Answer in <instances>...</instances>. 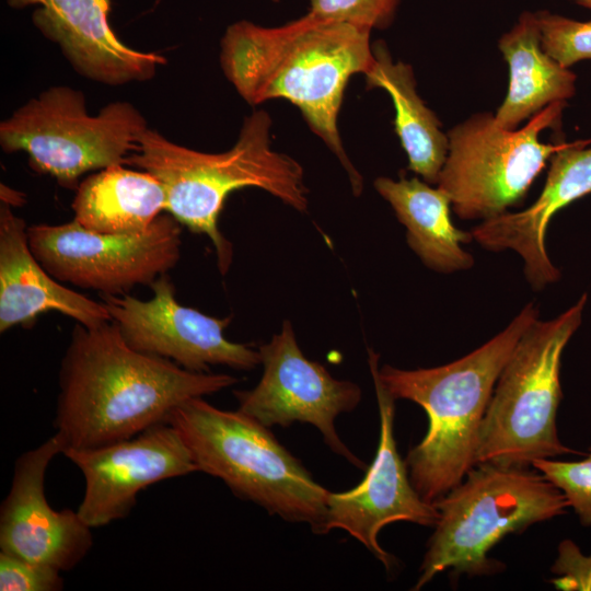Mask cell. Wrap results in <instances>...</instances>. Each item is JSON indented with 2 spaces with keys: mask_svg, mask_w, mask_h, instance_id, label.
<instances>
[{
  "mask_svg": "<svg viewBox=\"0 0 591 591\" xmlns=\"http://www.w3.org/2000/svg\"><path fill=\"white\" fill-rule=\"evenodd\" d=\"M236 382L230 374L195 372L138 351L113 321L77 324L59 371L56 433L65 450L103 447L169 422L185 401Z\"/></svg>",
  "mask_w": 591,
  "mask_h": 591,
  "instance_id": "obj_1",
  "label": "cell"
},
{
  "mask_svg": "<svg viewBox=\"0 0 591 591\" xmlns=\"http://www.w3.org/2000/svg\"><path fill=\"white\" fill-rule=\"evenodd\" d=\"M370 34L306 13L277 27L237 21L221 39V68L236 92L250 105L274 99L296 105L345 167L355 195L362 177L343 147L338 115L349 79L374 63Z\"/></svg>",
  "mask_w": 591,
  "mask_h": 591,
  "instance_id": "obj_2",
  "label": "cell"
},
{
  "mask_svg": "<svg viewBox=\"0 0 591 591\" xmlns=\"http://www.w3.org/2000/svg\"><path fill=\"white\" fill-rule=\"evenodd\" d=\"M537 316L536 306L529 303L484 345L436 368H379V356L369 349L370 370L386 392L420 405L428 416L426 436L405 459L410 483L425 501L441 498L476 464L479 430L497 380Z\"/></svg>",
  "mask_w": 591,
  "mask_h": 591,
  "instance_id": "obj_3",
  "label": "cell"
},
{
  "mask_svg": "<svg viewBox=\"0 0 591 591\" xmlns=\"http://www.w3.org/2000/svg\"><path fill=\"white\" fill-rule=\"evenodd\" d=\"M271 118L254 111L243 120L234 146L221 153H205L144 130L138 150L127 164L153 175L165 192V211L192 232L207 235L216 250L217 265L225 274L233 246L218 227L230 193L245 187L263 189L298 211L308 208L302 166L271 147Z\"/></svg>",
  "mask_w": 591,
  "mask_h": 591,
  "instance_id": "obj_4",
  "label": "cell"
},
{
  "mask_svg": "<svg viewBox=\"0 0 591 591\" xmlns=\"http://www.w3.org/2000/svg\"><path fill=\"white\" fill-rule=\"evenodd\" d=\"M169 422L182 436L199 472L220 478L237 497L270 514L308 523L315 534H325L329 490L268 427L239 409H220L202 397L178 405Z\"/></svg>",
  "mask_w": 591,
  "mask_h": 591,
  "instance_id": "obj_5",
  "label": "cell"
},
{
  "mask_svg": "<svg viewBox=\"0 0 591 591\" xmlns=\"http://www.w3.org/2000/svg\"><path fill=\"white\" fill-rule=\"evenodd\" d=\"M439 511L413 590L438 573L491 576L506 566L488 556L511 533L561 515L569 507L565 495L533 466L478 463L445 495L433 502Z\"/></svg>",
  "mask_w": 591,
  "mask_h": 591,
  "instance_id": "obj_6",
  "label": "cell"
},
{
  "mask_svg": "<svg viewBox=\"0 0 591 591\" xmlns=\"http://www.w3.org/2000/svg\"><path fill=\"white\" fill-rule=\"evenodd\" d=\"M587 294L554 320H536L505 364L482 421L476 464L532 466L576 453L558 438L563 351L581 323ZM475 464V465H476Z\"/></svg>",
  "mask_w": 591,
  "mask_h": 591,
  "instance_id": "obj_7",
  "label": "cell"
},
{
  "mask_svg": "<svg viewBox=\"0 0 591 591\" xmlns=\"http://www.w3.org/2000/svg\"><path fill=\"white\" fill-rule=\"evenodd\" d=\"M148 129L141 113L128 102H113L90 116L84 94L53 86L18 108L0 124L5 153L23 151L30 166L77 189L90 171L127 164Z\"/></svg>",
  "mask_w": 591,
  "mask_h": 591,
  "instance_id": "obj_8",
  "label": "cell"
},
{
  "mask_svg": "<svg viewBox=\"0 0 591 591\" xmlns=\"http://www.w3.org/2000/svg\"><path fill=\"white\" fill-rule=\"evenodd\" d=\"M566 102H555L520 129H506L489 113L453 127L438 187L464 220H487L521 201L554 153L568 143H544L540 134L556 126Z\"/></svg>",
  "mask_w": 591,
  "mask_h": 591,
  "instance_id": "obj_9",
  "label": "cell"
},
{
  "mask_svg": "<svg viewBox=\"0 0 591 591\" xmlns=\"http://www.w3.org/2000/svg\"><path fill=\"white\" fill-rule=\"evenodd\" d=\"M182 224L160 215L143 232L103 234L72 220L27 228L31 251L57 280L120 296L138 285L151 286L179 260Z\"/></svg>",
  "mask_w": 591,
  "mask_h": 591,
  "instance_id": "obj_10",
  "label": "cell"
},
{
  "mask_svg": "<svg viewBox=\"0 0 591 591\" xmlns=\"http://www.w3.org/2000/svg\"><path fill=\"white\" fill-rule=\"evenodd\" d=\"M258 351L263 376L254 389L234 391L239 410L268 428L311 424L331 450L352 465L364 468L340 440L334 425L338 415L350 413L358 406L360 387L333 378L322 364L309 360L301 351L289 321H285L281 332Z\"/></svg>",
  "mask_w": 591,
  "mask_h": 591,
  "instance_id": "obj_11",
  "label": "cell"
},
{
  "mask_svg": "<svg viewBox=\"0 0 591 591\" xmlns=\"http://www.w3.org/2000/svg\"><path fill=\"white\" fill-rule=\"evenodd\" d=\"M150 287L153 296L144 301L126 293L102 296L112 321L130 347L195 372H206L212 364L251 370L260 363L259 351L225 338L223 332L231 317H212L178 303L167 274Z\"/></svg>",
  "mask_w": 591,
  "mask_h": 591,
  "instance_id": "obj_12",
  "label": "cell"
},
{
  "mask_svg": "<svg viewBox=\"0 0 591 591\" xmlns=\"http://www.w3.org/2000/svg\"><path fill=\"white\" fill-rule=\"evenodd\" d=\"M62 454L84 477V495L77 511L92 529L126 518L138 494L150 485L199 472L170 422L111 444L67 449Z\"/></svg>",
  "mask_w": 591,
  "mask_h": 591,
  "instance_id": "obj_13",
  "label": "cell"
},
{
  "mask_svg": "<svg viewBox=\"0 0 591 591\" xmlns=\"http://www.w3.org/2000/svg\"><path fill=\"white\" fill-rule=\"evenodd\" d=\"M371 374L380 415L376 454L358 486L343 493L329 491L324 529L325 534L334 529L346 531L390 571L395 560L379 544L381 529L396 521L434 526L439 511L433 503L425 501L410 483L394 437L395 399L376 375Z\"/></svg>",
  "mask_w": 591,
  "mask_h": 591,
  "instance_id": "obj_14",
  "label": "cell"
},
{
  "mask_svg": "<svg viewBox=\"0 0 591 591\" xmlns=\"http://www.w3.org/2000/svg\"><path fill=\"white\" fill-rule=\"evenodd\" d=\"M65 445L55 433L21 454L0 509V549L59 571L76 567L93 545L92 528L78 511L55 510L45 496V475Z\"/></svg>",
  "mask_w": 591,
  "mask_h": 591,
  "instance_id": "obj_15",
  "label": "cell"
},
{
  "mask_svg": "<svg viewBox=\"0 0 591 591\" xmlns=\"http://www.w3.org/2000/svg\"><path fill=\"white\" fill-rule=\"evenodd\" d=\"M12 8L37 4L32 20L40 33L58 44L83 77L120 85L151 79L166 63L157 53L125 45L111 27V0H7Z\"/></svg>",
  "mask_w": 591,
  "mask_h": 591,
  "instance_id": "obj_16",
  "label": "cell"
},
{
  "mask_svg": "<svg viewBox=\"0 0 591 591\" xmlns=\"http://www.w3.org/2000/svg\"><path fill=\"white\" fill-rule=\"evenodd\" d=\"M590 193L591 139L570 142L551 158L545 185L534 204L519 212L484 220L471 233L486 250L515 251L523 259L526 280L533 289L541 290L560 277L545 248L551 219Z\"/></svg>",
  "mask_w": 591,
  "mask_h": 591,
  "instance_id": "obj_17",
  "label": "cell"
},
{
  "mask_svg": "<svg viewBox=\"0 0 591 591\" xmlns=\"http://www.w3.org/2000/svg\"><path fill=\"white\" fill-rule=\"evenodd\" d=\"M1 199L0 207V333L15 326L30 328L50 311L85 327L111 322L103 302L59 283L31 251L27 228Z\"/></svg>",
  "mask_w": 591,
  "mask_h": 591,
  "instance_id": "obj_18",
  "label": "cell"
},
{
  "mask_svg": "<svg viewBox=\"0 0 591 591\" xmlns=\"http://www.w3.org/2000/svg\"><path fill=\"white\" fill-rule=\"evenodd\" d=\"M498 47L510 70L508 93L495 115L501 127L517 129L549 104L575 94L577 77L544 51L535 12H523Z\"/></svg>",
  "mask_w": 591,
  "mask_h": 591,
  "instance_id": "obj_19",
  "label": "cell"
},
{
  "mask_svg": "<svg viewBox=\"0 0 591 591\" xmlns=\"http://www.w3.org/2000/svg\"><path fill=\"white\" fill-rule=\"evenodd\" d=\"M374 187L405 225L409 247L427 267L449 274L474 265L473 256L461 246L474 240L473 235L453 224L451 200L441 188L404 176L398 181L379 177Z\"/></svg>",
  "mask_w": 591,
  "mask_h": 591,
  "instance_id": "obj_20",
  "label": "cell"
},
{
  "mask_svg": "<svg viewBox=\"0 0 591 591\" xmlns=\"http://www.w3.org/2000/svg\"><path fill=\"white\" fill-rule=\"evenodd\" d=\"M162 184L146 171L113 165L81 181L72 201L74 221L103 234L146 231L165 211Z\"/></svg>",
  "mask_w": 591,
  "mask_h": 591,
  "instance_id": "obj_21",
  "label": "cell"
},
{
  "mask_svg": "<svg viewBox=\"0 0 591 591\" xmlns=\"http://www.w3.org/2000/svg\"><path fill=\"white\" fill-rule=\"evenodd\" d=\"M374 63L366 73L367 89L382 88L391 96L394 128L408 158V169L428 184H437L448 155L449 138L441 124L417 94L413 69L394 62L385 44L372 46Z\"/></svg>",
  "mask_w": 591,
  "mask_h": 591,
  "instance_id": "obj_22",
  "label": "cell"
},
{
  "mask_svg": "<svg viewBox=\"0 0 591 591\" xmlns=\"http://www.w3.org/2000/svg\"><path fill=\"white\" fill-rule=\"evenodd\" d=\"M544 51L565 68L591 59V21L535 12Z\"/></svg>",
  "mask_w": 591,
  "mask_h": 591,
  "instance_id": "obj_23",
  "label": "cell"
},
{
  "mask_svg": "<svg viewBox=\"0 0 591 591\" xmlns=\"http://www.w3.org/2000/svg\"><path fill=\"white\" fill-rule=\"evenodd\" d=\"M532 466L549 479L569 502L580 522L591 525V448L580 461L537 459Z\"/></svg>",
  "mask_w": 591,
  "mask_h": 591,
  "instance_id": "obj_24",
  "label": "cell"
},
{
  "mask_svg": "<svg viewBox=\"0 0 591 591\" xmlns=\"http://www.w3.org/2000/svg\"><path fill=\"white\" fill-rule=\"evenodd\" d=\"M309 14L321 19L345 22L369 30L389 27L401 0H308Z\"/></svg>",
  "mask_w": 591,
  "mask_h": 591,
  "instance_id": "obj_25",
  "label": "cell"
},
{
  "mask_svg": "<svg viewBox=\"0 0 591 591\" xmlns=\"http://www.w3.org/2000/svg\"><path fill=\"white\" fill-rule=\"evenodd\" d=\"M62 588L61 571L0 552L1 591H58Z\"/></svg>",
  "mask_w": 591,
  "mask_h": 591,
  "instance_id": "obj_26",
  "label": "cell"
},
{
  "mask_svg": "<svg viewBox=\"0 0 591 591\" xmlns=\"http://www.w3.org/2000/svg\"><path fill=\"white\" fill-rule=\"evenodd\" d=\"M558 578L552 583L558 590H591V555H582L579 547L570 540L558 546V557L552 567Z\"/></svg>",
  "mask_w": 591,
  "mask_h": 591,
  "instance_id": "obj_27",
  "label": "cell"
},
{
  "mask_svg": "<svg viewBox=\"0 0 591 591\" xmlns=\"http://www.w3.org/2000/svg\"><path fill=\"white\" fill-rule=\"evenodd\" d=\"M577 4L591 10V0H573Z\"/></svg>",
  "mask_w": 591,
  "mask_h": 591,
  "instance_id": "obj_28",
  "label": "cell"
},
{
  "mask_svg": "<svg viewBox=\"0 0 591 591\" xmlns=\"http://www.w3.org/2000/svg\"><path fill=\"white\" fill-rule=\"evenodd\" d=\"M273 2H279L280 0H271Z\"/></svg>",
  "mask_w": 591,
  "mask_h": 591,
  "instance_id": "obj_29",
  "label": "cell"
}]
</instances>
